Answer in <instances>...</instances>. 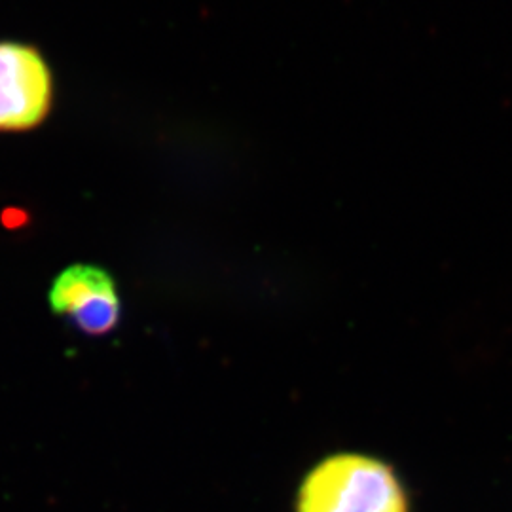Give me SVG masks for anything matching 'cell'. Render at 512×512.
Masks as SVG:
<instances>
[{"instance_id": "3", "label": "cell", "mask_w": 512, "mask_h": 512, "mask_svg": "<svg viewBox=\"0 0 512 512\" xmlns=\"http://www.w3.org/2000/svg\"><path fill=\"white\" fill-rule=\"evenodd\" d=\"M50 308L95 336L114 329L122 310L112 275L92 264H74L55 277Z\"/></svg>"}, {"instance_id": "1", "label": "cell", "mask_w": 512, "mask_h": 512, "mask_svg": "<svg viewBox=\"0 0 512 512\" xmlns=\"http://www.w3.org/2000/svg\"><path fill=\"white\" fill-rule=\"evenodd\" d=\"M296 512H408L403 484L380 459L336 454L304 478Z\"/></svg>"}, {"instance_id": "2", "label": "cell", "mask_w": 512, "mask_h": 512, "mask_svg": "<svg viewBox=\"0 0 512 512\" xmlns=\"http://www.w3.org/2000/svg\"><path fill=\"white\" fill-rule=\"evenodd\" d=\"M55 80L37 46L0 40V133L31 131L54 107Z\"/></svg>"}]
</instances>
